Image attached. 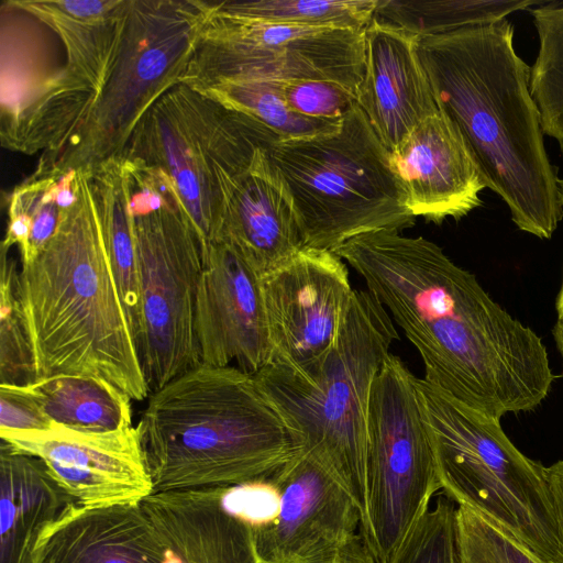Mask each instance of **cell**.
Segmentation results:
<instances>
[{"label":"cell","mask_w":563,"mask_h":563,"mask_svg":"<svg viewBox=\"0 0 563 563\" xmlns=\"http://www.w3.org/2000/svg\"><path fill=\"white\" fill-rule=\"evenodd\" d=\"M459 563H543L509 532L482 512L456 507Z\"/></svg>","instance_id":"4dcf8cb0"},{"label":"cell","mask_w":563,"mask_h":563,"mask_svg":"<svg viewBox=\"0 0 563 563\" xmlns=\"http://www.w3.org/2000/svg\"><path fill=\"white\" fill-rule=\"evenodd\" d=\"M389 162L411 213L441 223L459 220L482 205L487 188L462 136L439 109L389 153Z\"/></svg>","instance_id":"ac0fdd59"},{"label":"cell","mask_w":563,"mask_h":563,"mask_svg":"<svg viewBox=\"0 0 563 563\" xmlns=\"http://www.w3.org/2000/svg\"><path fill=\"white\" fill-rule=\"evenodd\" d=\"M399 338L367 290H353L329 349L300 369L266 365L254 377L301 451L344 485L365 526L368 509L367 417L373 384Z\"/></svg>","instance_id":"5b68a950"},{"label":"cell","mask_w":563,"mask_h":563,"mask_svg":"<svg viewBox=\"0 0 563 563\" xmlns=\"http://www.w3.org/2000/svg\"><path fill=\"white\" fill-rule=\"evenodd\" d=\"M154 492L268 479L300 448L254 375L198 366L153 391L137 424Z\"/></svg>","instance_id":"277c9868"},{"label":"cell","mask_w":563,"mask_h":563,"mask_svg":"<svg viewBox=\"0 0 563 563\" xmlns=\"http://www.w3.org/2000/svg\"><path fill=\"white\" fill-rule=\"evenodd\" d=\"M364 31L309 27L232 16L207 1L183 84L218 79H324L355 92L363 79Z\"/></svg>","instance_id":"4fadbf2b"},{"label":"cell","mask_w":563,"mask_h":563,"mask_svg":"<svg viewBox=\"0 0 563 563\" xmlns=\"http://www.w3.org/2000/svg\"><path fill=\"white\" fill-rule=\"evenodd\" d=\"M201 363L256 374L271 354L261 277L224 241L210 243L196 298Z\"/></svg>","instance_id":"e0dca14e"},{"label":"cell","mask_w":563,"mask_h":563,"mask_svg":"<svg viewBox=\"0 0 563 563\" xmlns=\"http://www.w3.org/2000/svg\"><path fill=\"white\" fill-rule=\"evenodd\" d=\"M418 54L439 109L462 136L486 187L507 205L519 230L550 239L563 218L560 178L511 22L420 37Z\"/></svg>","instance_id":"7a4b0ae2"},{"label":"cell","mask_w":563,"mask_h":563,"mask_svg":"<svg viewBox=\"0 0 563 563\" xmlns=\"http://www.w3.org/2000/svg\"><path fill=\"white\" fill-rule=\"evenodd\" d=\"M222 506L253 529L272 523L280 508L278 487L268 479L223 487Z\"/></svg>","instance_id":"836d02e7"},{"label":"cell","mask_w":563,"mask_h":563,"mask_svg":"<svg viewBox=\"0 0 563 563\" xmlns=\"http://www.w3.org/2000/svg\"><path fill=\"white\" fill-rule=\"evenodd\" d=\"M93 106L74 77L58 33L18 0L1 4L3 147L49 162L75 137Z\"/></svg>","instance_id":"7c38bea8"},{"label":"cell","mask_w":563,"mask_h":563,"mask_svg":"<svg viewBox=\"0 0 563 563\" xmlns=\"http://www.w3.org/2000/svg\"><path fill=\"white\" fill-rule=\"evenodd\" d=\"M333 252L401 328L427 382L499 420L548 397L554 375L541 338L438 244L380 230Z\"/></svg>","instance_id":"6da1fadb"},{"label":"cell","mask_w":563,"mask_h":563,"mask_svg":"<svg viewBox=\"0 0 563 563\" xmlns=\"http://www.w3.org/2000/svg\"><path fill=\"white\" fill-rule=\"evenodd\" d=\"M529 12L539 38L538 54L530 66V90L543 133L563 152V2H542Z\"/></svg>","instance_id":"f1b7e54d"},{"label":"cell","mask_w":563,"mask_h":563,"mask_svg":"<svg viewBox=\"0 0 563 563\" xmlns=\"http://www.w3.org/2000/svg\"><path fill=\"white\" fill-rule=\"evenodd\" d=\"M165 548L142 504L85 508L74 501L41 530L33 563H164Z\"/></svg>","instance_id":"44dd1931"},{"label":"cell","mask_w":563,"mask_h":563,"mask_svg":"<svg viewBox=\"0 0 563 563\" xmlns=\"http://www.w3.org/2000/svg\"><path fill=\"white\" fill-rule=\"evenodd\" d=\"M77 198L55 235L22 264L16 292L35 379H103L132 400L150 396L137 346L112 272L89 180L76 172Z\"/></svg>","instance_id":"3957f363"},{"label":"cell","mask_w":563,"mask_h":563,"mask_svg":"<svg viewBox=\"0 0 563 563\" xmlns=\"http://www.w3.org/2000/svg\"><path fill=\"white\" fill-rule=\"evenodd\" d=\"M279 489L276 519L253 529L261 563H297L361 533L362 516L340 479L311 454L298 451L269 478Z\"/></svg>","instance_id":"2e32d148"},{"label":"cell","mask_w":563,"mask_h":563,"mask_svg":"<svg viewBox=\"0 0 563 563\" xmlns=\"http://www.w3.org/2000/svg\"><path fill=\"white\" fill-rule=\"evenodd\" d=\"M21 386L38 409L57 424L92 432L133 426L131 397L103 379L55 375Z\"/></svg>","instance_id":"cb8c5ba5"},{"label":"cell","mask_w":563,"mask_h":563,"mask_svg":"<svg viewBox=\"0 0 563 563\" xmlns=\"http://www.w3.org/2000/svg\"><path fill=\"white\" fill-rule=\"evenodd\" d=\"M416 376L389 353L375 377L367 417L368 509L361 531L388 563L432 497L442 490Z\"/></svg>","instance_id":"8fae6325"},{"label":"cell","mask_w":563,"mask_h":563,"mask_svg":"<svg viewBox=\"0 0 563 563\" xmlns=\"http://www.w3.org/2000/svg\"><path fill=\"white\" fill-rule=\"evenodd\" d=\"M119 157L164 172L200 238L203 252L210 243L218 241L221 203L188 112L181 82L144 114Z\"/></svg>","instance_id":"d6986e66"},{"label":"cell","mask_w":563,"mask_h":563,"mask_svg":"<svg viewBox=\"0 0 563 563\" xmlns=\"http://www.w3.org/2000/svg\"><path fill=\"white\" fill-rule=\"evenodd\" d=\"M280 89L292 111L313 119L340 120L356 103L353 89L332 80H285Z\"/></svg>","instance_id":"d6a6232c"},{"label":"cell","mask_w":563,"mask_h":563,"mask_svg":"<svg viewBox=\"0 0 563 563\" xmlns=\"http://www.w3.org/2000/svg\"><path fill=\"white\" fill-rule=\"evenodd\" d=\"M553 338L562 361V377H563V320L558 319L553 328Z\"/></svg>","instance_id":"74e56055"},{"label":"cell","mask_w":563,"mask_h":563,"mask_svg":"<svg viewBox=\"0 0 563 563\" xmlns=\"http://www.w3.org/2000/svg\"><path fill=\"white\" fill-rule=\"evenodd\" d=\"M418 40L375 18L364 30L365 66L356 103L389 153L439 110Z\"/></svg>","instance_id":"ffe728a7"},{"label":"cell","mask_w":563,"mask_h":563,"mask_svg":"<svg viewBox=\"0 0 563 563\" xmlns=\"http://www.w3.org/2000/svg\"><path fill=\"white\" fill-rule=\"evenodd\" d=\"M3 446L40 460L60 490L85 508L142 504L154 493L139 427L0 431Z\"/></svg>","instance_id":"5bb4252c"},{"label":"cell","mask_w":563,"mask_h":563,"mask_svg":"<svg viewBox=\"0 0 563 563\" xmlns=\"http://www.w3.org/2000/svg\"><path fill=\"white\" fill-rule=\"evenodd\" d=\"M200 95L263 125L279 141L300 140L338 131L340 120L313 119L292 111L280 81L218 79L186 85Z\"/></svg>","instance_id":"484cf974"},{"label":"cell","mask_w":563,"mask_h":563,"mask_svg":"<svg viewBox=\"0 0 563 563\" xmlns=\"http://www.w3.org/2000/svg\"><path fill=\"white\" fill-rule=\"evenodd\" d=\"M442 493L509 532L543 563L560 554L547 467L525 455L500 420L416 378Z\"/></svg>","instance_id":"8992f818"},{"label":"cell","mask_w":563,"mask_h":563,"mask_svg":"<svg viewBox=\"0 0 563 563\" xmlns=\"http://www.w3.org/2000/svg\"><path fill=\"white\" fill-rule=\"evenodd\" d=\"M194 126L221 203L218 241L262 277L305 247L291 197L268 154L279 140L216 103L197 112Z\"/></svg>","instance_id":"30bf717a"},{"label":"cell","mask_w":563,"mask_h":563,"mask_svg":"<svg viewBox=\"0 0 563 563\" xmlns=\"http://www.w3.org/2000/svg\"><path fill=\"white\" fill-rule=\"evenodd\" d=\"M76 198V170L33 173L10 194L1 250L16 245L21 265L32 262L55 235Z\"/></svg>","instance_id":"d4e9b609"},{"label":"cell","mask_w":563,"mask_h":563,"mask_svg":"<svg viewBox=\"0 0 563 563\" xmlns=\"http://www.w3.org/2000/svg\"><path fill=\"white\" fill-rule=\"evenodd\" d=\"M560 189H561V200H562V207H563V179L559 180ZM555 309L558 313V319L563 320V278L561 283L560 290L558 292V297L555 300Z\"/></svg>","instance_id":"f35d334b"},{"label":"cell","mask_w":563,"mask_h":563,"mask_svg":"<svg viewBox=\"0 0 563 563\" xmlns=\"http://www.w3.org/2000/svg\"><path fill=\"white\" fill-rule=\"evenodd\" d=\"M388 563H459L456 504L441 494L420 516Z\"/></svg>","instance_id":"1f68e13d"},{"label":"cell","mask_w":563,"mask_h":563,"mask_svg":"<svg viewBox=\"0 0 563 563\" xmlns=\"http://www.w3.org/2000/svg\"><path fill=\"white\" fill-rule=\"evenodd\" d=\"M558 520L561 550L552 563H563V460L547 467Z\"/></svg>","instance_id":"8d00e7d4"},{"label":"cell","mask_w":563,"mask_h":563,"mask_svg":"<svg viewBox=\"0 0 563 563\" xmlns=\"http://www.w3.org/2000/svg\"><path fill=\"white\" fill-rule=\"evenodd\" d=\"M536 0H378L374 18L420 37L507 19Z\"/></svg>","instance_id":"4316f807"},{"label":"cell","mask_w":563,"mask_h":563,"mask_svg":"<svg viewBox=\"0 0 563 563\" xmlns=\"http://www.w3.org/2000/svg\"><path fill=\"white\" fill-rule=\"evenodd\" d=\"M126 183L139 272V354L151 395L201 364L195 320L203 247L168 178L140 169L128 173Z\"/></svg>","instance_id":"ba28073f"},{"label":"cell","mask_w":563,"mask_h":563,"mask_svg":"<svg viewBox=\"0 0 563 563\" xmlns=\"http://www.w3.org/2000/svg\"><path fill=\"white\" fill-rule=\"evenodd\" d=\"M86 175L112 272L139 350L142 324L137 256L125 167L121 158H112Z\"/></svg>","instance_id":"603a6c76"},{"label":"cell","mask_w":563,"mask_h":563,"mask_svg":"<svg viewBox=\"0 0 563 563\" xmlns=\"http://www.w3.org/2000/svg\"><path fill=\"white\" fill-rule=\"evenodd\" d=\"M0 431L46 430L53 422L21 385H0Z\"/></svg>","instance_id":"e575fe53"},{"label":"cell","mask_w":563,"mask_h":563,"mask_svg":"<svg viewBox=\"0 0 563 563\" xmlns=\"http://www.w3.org/2000/svg\"><path fill=\"white\" fill-rule=\"evenodd\" d=\"M297 563H377L361 533L340 547Z\"/></svg>","instance_id":"d590c367"},{"label":"cell","mask_w":563,"mask_h":563,"mask_svg":"<svg viewBox=\"0 0 563 563\" xmlns=\"http://www.w3.org/2000/svg\"><path fill=\"white\" fill-rule=\"evenodd\" d=\"M271 354L267 365L300 369L333 342L354 289L334 252L302 247L261 277Z\"/></svg>","instance_id":"9a60e30c"},{"label":"cell","mask_w":563,"mask_h":563,"mask_svg":"<svg viewBox=\"0 0 563 563\" xmlns=\"http://www.w3.org/2000/svg\"><path fill=\"white\" fill-rule=\"evenodd\" d=\"M268 154L289 191L306 247L333 252L357 235L400 232L416 222L389 152L357 103L338 131L274 141Z\"/></svg>","instance_id":"52a82bcc"},{"label":"cell","mask_w":563,"mask_h":563,"mask_svg":"<svg viewBox=\"0 0 563 563\" xmlns=\"http://www.w3.org/2000/svg\"><path fill=\"white\" fill-rule=\"evenodd\" d=\"M378 0H257L213 1L223 14L309 27L364 31L372 22Z\"/></svg>","instance_id":"83f0119b"},{"label":"cell","mask_w":563,"mask_h":563,"mask_svg":"<svg viewBox=\"0 0 563 563\" xmlns=\"http://www.w3.org/2000/svg\"><path fill=\"white\" fill-rule=\"evenodd\" d=\"M1 250L0 274V383L21 385L35 379L32 350L16 292L18 271Z\"/></svg>","instance_id":"f546056e"},{"label":"cell","mask_w":563,"mask_h":563,"mask_svg":"<svg viewBox=\"0 0 563 563\" xmlns=\"http://www.w3.org/2000/svg\"><path fill=\"white\" fill-rule=\"evenodd\" d=\"M206 14L207 0H129L111 68L90 113L70 143L35 170L87 174L118 158L144 114L183 82Z\"/></svg>","instance_id":"9c48e42d"},{"label":"cell","mask_w":563,"mask_h":563,"mask_svg":"<svg viewBox=\"0 0 563 563\" xmlns=\"http://www.w3.org/2000/svg\"><path fill=\"white\" fill-rule=\"evenodd\" d=\"M68 501L40 460L1 445V563H33L42 528Z\"/></svg>","instance_id":"7402d4cb"}]
</instances>
